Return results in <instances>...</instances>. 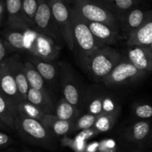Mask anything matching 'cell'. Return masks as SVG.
<instances>
[{"instance_id": "22", "label": "cell", "mask_w": 152, "mask_h": 152, "mask_svg": "<svg viewBox=\"0 0 152 152\" xmlns=\"http://www.w3.org/2000/svg\"><path fill=\"white\" fill-rule=\"evenodd\" d=\"M53 115L60 120L74 121L80 115V111L77 107L71 105L64 98H62L55 108Z\"/></svg>"}, {"instance_id": "35", "label": "cell", "mask_w": 152, "mask_h": 152, "mask_svg": "<svg viewBox=\"0 0 152 152\" xmlns=\"http://www.w3.org/2000/svg\"><path fill=\"white\" fill-rule=\"evenodd\" d=\"M0 129H1V130H4V131H10V129H9V128L7 127L6 125H4V123L1 121V120H0Z\"/></svg>"}, {"instance_id": "23", "label": "cell", "mask_w": 152, "mask_h": 152, "mask_svg": "<svg viewBox=\"0 0 152 152\" xmlns=\"http://www.w3.org/2000/svg\"><path fill=\"white\" fill-rule=\"evenodd\" d=\"M24 68H25V74H26L27 79H28V83L31 88L37 89V90L45 91H48L45 88V81L42 78L39 71L36 69L31 62L29 61H25L24 62Z\"/></svg>"}, {"instance_id": "26", "label": "cell", "mask_w": 152, "mask_h": 152, "mask_svg": "<svg viewBox=\"0 0 152 152\" xmlns=\"http://www.w3.org/2000/svg\"><path fill=\"white\" fill-rule=\"evenodd\" d=\"M120 113V108L111 114H105L101 115L96 120L95 125L93 127V130L96 132H105L112 129L115 124L116 120L118 117Z\"/></svg>"}, {"instance_id": "10", "label": "cell", "mask_w": 152, "mask_h": 152, "mask_svg": "<svg viewBox=\"0 0 152 152\" xmlns=\"http://www.w3.org/2000/svg\"><path fill=\"white\" fill-rule=\"evenodd\" d=\"M127 59L140 71L146 74L152 71V50L149 48L128 47Z\"/></svg>"}, {"instance_id": "19", "label": "cell", "mask_w": 152, "mask_h": 152, "mask_svg": "<svg viewBox=\"0 0 152 152\" xmlns=\"http://www.w3.org/2000/svg\"><path fill=\"white\" fill-rule=\"evenodd\" d=\"M18 114L17 106L0 92V120L10 130H15V122Z\"/></svg>"}, {"instance_id": "6", "label": "cell", "mask_w": 152, "mask_h": 152, "mask_svg": "<svg viewBox=\"0 0 152 152\" xmlns=\"http://www.w3.org/2000/svg\"><path fill=\"white\" fill-rule=\"evenodd\" d=\"M51 9L53 18L60 31L62 39L68 48L73 50L75 48L74 37H73L72 24H71V11L67 1L47 0Z\"/></svg>"}, {"instance_id": "24", "label": "cell", "mask_w": 152, "mask_h": 152, "mask_svg": "<svg viewBox=\"0 0 152 152\" xmlns=\"http://www.w3.org/2000/svg\"><path fill=\"white\" fill-rule=\"evenodd\" d=\"M150 132V125L146 121H139L129 128L126 137L133 142H140L147 137Z\"/></svg>"}, {"instance_id": "31", "label": "cell", "mask_w": 152, "mask_h": 152, "mask_svg": "<svg viewBox=\"0 0 152 152\" xmlns=\"http://www.w3.org/2000/svg\"><path fill=\"white\" fill-rule=\"evenodd\" d=\"M134 114L140 119H148L152 117V106L148 104L139 105L134 108Z\"/></svg>"}, {"instance_id": "29", "label": "cell", "mask_w": 152, "mask_h": 152, "mask_svg": "<svg viewBox=\"0 0 152 152\" xmlns=\"http://www.w3.org/2000/svg\"><path fill=\"white\" fill-rule=\"evenodd\" d=\"M98 117H99L98 116L93 115L88 113L78 117L74 121L72 131L79 132V131H86L90 129H93Z\"/></svg>"}, {"instance_id": "27", "label": "cell", "mask_w": 152, "mask_h": 152, "mask_svg": "<svg viewBox=\"0 0 152 152\" xmlns=\"http://www.w3.org/2000/svg\"><path fill=\"white\" fill-rule=\"evenodd\" d=\"M140 1V0H112L110 9L119 20L125 13L139 5Z\"/></svg>"}, {"instance_id": "17", "label": "cell", "mask_w": 152, "mask_h": 152, "mask_svg": "<svg viewBox=\"0 0 152 152\" xmlns=\"http://www.w3.org/2000/svg\"><path fill=\"white\" fill-rule=\"evenodd\" d=\"M27 101L39 108L45 114H54L53 101L50 99L48 92L45 91L37 90L30 87L27 96Z\"/></svg>"}, {"instance_id": "40", "label": "cell", "mask_w": 152, "mask_h": 152, "mask_svg": "<svg viewBox=\"0 0 152 152\" xmlns=\"http://www.w3.org/2000/svg\"><path fill=\"white\" fill-rule=\"evenodd\" d=\"M0 1H1V0H0Z\"/></svg>"}, {"instance_id": "39", "label": "cell", "mask_w": 152, "mask_h": 152, "mask_svg": "<svg viewBox=\"0 0 152 152\" xmlns=\"http://www.w3.org/2000/svg\"><path fill=\"white\" fill-rule=\"evenodd\" d=\"M149 48H150V49H151V50H152V44H151V46H150V47H149Z\"/></svg>"}, {"instance_id": "3", "label": "cell", "mask_w": 152, "mask_h": 152, "mask_svg": "<svg viewBox=\"0 0 152 152\" xmlns=\"http://www.w3.org/2000/svg\"><path fill=\"white\" fill-rule=\"evenodd\" d=\"M73 37L75 48L83 55V59L87 57L105 45L98 41L91 31L88 21L86 20L74 7L71 11Z\"/></svg>"}, {"instance_id": "25", "label": "cell", "mask_w": 152, "mask_h": 152, "mask_svg": "<svg viewBox=\"0 0 152 152\" xmlns=\"http://www.w3.org/2000/svg\"><path fill=\"white\" fill-rule=\"evenodd\" d=\"M63 98L71 105L78 107L80 103V92L77 83L71 80H65L62 83Z\"/></svg>"}, {"instance_id": "8", "label": "cell", "mask_w": 152, "mask_h": 152, "mask_svg": "<svg viewBox=\"0 0 152 152\" xmlns=\"http://www.w3.org/2000/svg\"><path fill=\"white\" fill-rule=\"evenodd\" d=\"M146 73L140 71L127 59H123L102 80L107 86H118L130 84L143 78Z\"/></svg>"}, {"instance_id": "20", "label": "cell", "mask_w": 152, "mask_h": 152, "mask_svg": "<svg viewBox=\"0 0 152 152\" xmlns=\"http://www.w3.org/2000/svg\"><path fill=\"white\" fill-rule=\"evenodd\" d=\"M1 35L12 50L25 52V35L22 28L6 27L1 33Z\"/></svg>"}, {"instance_id": "1", "label": "cell", "mask_w": 152, "mask_h": 152, "mask_svg": "<svg viewBox=\"0 0 152 152\" xmlns=\"http://www.w3.org/2000/svg\"><path fill=\"white\" fill-rule=\"evenodd\" d=\"M84 64L94 80L102 81L123 59L118 50L106 45L84 58Z\"/></svg>"}, {"instance_id": "30", "label": "cell", "mask_w": 152, "mask_h": 152, "mask_svg": "<svg viewBox=\"0 0 152 152\" xmlns=\"http://www.w3.org/2000/svg\"><path fill=\"white\" fill-rule=\"evenodd\" d=\"M42 0H22V13L25 21L30 25L34 24V16Z\"/></svg>"}, {"instance_id": "37", "label": "cell", "mask_w": 152, "mask_h": 152, "mask_svg": "<svg viewBox=\"0 0 152 152\" xmlns=\"http://www.w3.org/2000/svg\"><path fill=\"white\" fill-rule=\"evenodd\" d=\"M2 152H16L14 149H9V150H7V151H2Z\"/></svg>"}, {"instance_id": "18", "label": "cell", "mask_w": 152, "mask_h": 152, "mask_svg": "<svg viewBox=\"0 0 152 152\" xmlns=\"http://www.w3.org/2000/svg\"><path fill=\"white\" fill-rule=\"evenodd\" d=\"M42 122L53 136L62 137L73 130L74 121H67L57 118L53 114H46Z\"/></svg>"}, {"instance_id": "38", "label": "cell", "mask_w": 152, "mask_h": 152, "mask_svg": "<svg viewBox=\"0 0 152 152\" xmlns=\"http://www.w3.org/2000/svg\"><path fill=\"white\" fill-rule=\"evenodd\" d=\"M52 1H68V0H52Z\"/></svg>"}, {"instance_id": "4", "label": "cell", "mask_w": 152, "mask_h": 152, "mask_svg": "<svg viewBox=\"0 0 152 152\" xmlns=\"http://www.w3.org/2000/svg\"><path fill=\"white\" fill-rule=\"evenodd\" d=\"M74 8L88 22L106 24L120 30V22L108 5L100 0H72Z\"/></svg>"}, {"instance_id": "5", "label": "cell", "mask_w": 152, "mask_h": 152, "mask_svg": "<svg viewBox=\"0 0 152 152\" xmlns=\"http://www.w3.org/2000/svg\"><path fill=\"white\" fill-rule=\"evenodd\" d=\"M15 130L22 138L37 145L48 146L53 142V135L42 122L20 114L16 119Z\"/></svg>"}, {"instance_id": "13", "label": "cell", "mask_w": 152, "mask_h": 152, "mask_svg": "<svg viewBox=\"0 0 152 152\" xmlns=\"http://www.w3.org/2000/svg\"><path fill=\"white\" fill-rule=\"evenodd\" d=\"M152 44V10H149L146 19L140 27L127 39V46L149 48Z\"/></svg>"}, {"instance_id": "11", "label": "cell", "mask_w": 152, "mask_h": 152, "mask_svg": "<svg viewBox=\"0 0 152 152\" xmlns=\"http://www.w3.org/2000/svg\"><path fill=\"white\" fill-rule=\"evenodd\" d=\"M149 10H144L139 5L134 7L119 19L120 30L129 36L140 28L146 19Z\"/></svg>"}, {"instance_id": "21", "label": "cell", "mask_w": 152, "mask_h": 152, "mask_svg": "<svg viewBox=\"0 0 152 152\" xmlns=\"http://www.w3.org/2000/svg\"><path fill=\"white\" fill-rule=\"evenodd\" d=\"M28 61L34 65L45 82H52L56 79V69L49 61L30 56Z\"/></svg>"}, {"instance_id": "16", "label": "cell", "mask_w": 152, "mask_h": 152, "mask_svg": "<svg viewBox=\"0 0 152 152\" xmlns=\"http://www.w3.org/2000/svg\"><path fill=\"white\" fill-rule=\"evenodd\" d=\"M5 4L7 15V27L21 28L29 25L22 13V0H5Z\"/></svg>"}, {"instance_id": "2", "label": "cell", "mask_w": 152, "mask_h": 152, "mask_svg": "<svg viewBox=\"0 0 152 152\" xmlns=\"http://www.w3.org/2000/svg\"><path fill=\"white\" fill-rule=\"evenodd\" d=\"M25 35V52L31 56L50 61L59 55V45L48 36L39 32L33 25L21 28Z\"/></svg>"}, {"instance_id": "15", "label": "cell", "mask_w": 152, "mask_h": 152, "mask_svg": "<svg viewBox=\"0 0 152 152\" xmlns=\"http://www.w3.org/2000/svg\"><path fill=\"white\" fill-rule=\"evenodd\" d=\"M91 31L95 38L105 45L115 44L120 37V30L100 22H88Z\"/></svg>"}, {"instance_id": "14", "label": "cell", "mask_w": 152, "mask_h": 152, "mask_svg": "<svg viewBox=\"0 0 152 152\" xmlns=\"http://www.w3.org/2000/svg\"><path fill=\"white\" fill-rule=\"evenodd\" d=\"M8 59L22 102L27 101V96H28V91L30 89V86L26 74H25L24 62L21 61L20 57L17 54L9 56Z\"/></svg>"}, {"instance_id": "9", "label": "cell", "mask_w": 152, "mask_h": 152, "mask_svg": "<svg viewBox=\"0 0 152 152\" xmlns=\"http://www.w3.org/2000/svg\"><path fill=\"white\" fill-rule=\"evenodd\" d=\"M0 92L17 107L22 102L10 68L8 57L0 67Z\"/></svg>"}, {"instance_id": "12", "label": "cell", "mask_w": 152, "mask_h": 152, "mask_svg": "<svg viewBox=\"0 0 152 152\" xmlns=\"http://www.w3.org/2000/svg\"><path fill=\"white\" fill-rule=\"evenodd\" d=\"M86 108L88 114L99 117L105 114L114 113L120 108L109 96L105 95H95L88 98Z\"/></svg>"}, {"instance_id": "34", "label": "cell", "mask_w": 152, "mask_h": 152, "mask_svg": "<svg viewBox=\"0 0 152 152\" xmlns=\"http://www.w3.org/2000/svg\"><path fill=\"white\" fill-rule=\"evenodd\" d=\"M6 13L7 11H6L5 0H1L0 1V27L2 25Z\"/></svg>"}, {"instance_id": "33", "label": "cell", "mask_w": 152, "mask_h": 152, "mask_svg": "<svg viewBox=\"0 0 152 152\" xmlns=\"http://www.w3.org/2000/svg\"><path fill=\"white\" fill-rule=\"evenodd\" d=\"M13 143V140L7 134L0 132V148H5Z\"/></svg>"}, {"instance_id": "32", "label": "cell", "mask_w": 152, "mask_h": 152, "mask_svg": "<svg viewBox=\"0 0 152 152\" xmlns=\"http://www.w3.org/2000/svg\"><path fill=\"white\" fill-rule=\"evenodd\" d=\"M12 48L9 46L3 38H0V67L1 66L3 62L9 56L7 55L12 51Z\"/></svg>"}, {"instance_id": "7", "label": "cell", "mask_w": 152, "mask_h": 152, "mask_svg": "<svg viewBox=\"0 0 152 152\" xmlns=\"http://www.w3.org/2000/svg\"><path fill=\"white\" fill-rule=\"evenodd\" d=\"M33 26L36 30L51 38L57 44L63 42L60 31L53 18L47 0H42L34 19Z\"/></svg>"}, {"instance_id": "28", "label": "cell", "mask_w": 152, "mask_h": 152, "mask_svg": "<svg viewBox=\"0 0 152 152\" xmlns=\"http://www.w3.org/2000/svg\"><path fill=\"white\" fill-rule=\"evenodd\" d=\"M18 112L28 118L35 119L42 121L46 114H45L39 108L31 103L28 101H23L19 104L17 107Z\"/></svg>"}, {"instance_id": "36", "label": "cell", "mask_w": 152, "mask_h": 152, "mask_svg": "<svg viewBox=\"0 0 152 152\" xmlns=\"http://www.w3.org/2000/svg\"><path fill=\"white\" fill-rule=\"evenodd\" d=\"M100 1H102L103 3H105V4H106V5H108V7L110 8V5H111L112 0H100Z\"/></svg>"}]
</instances>
